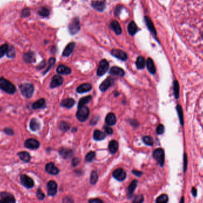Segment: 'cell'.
<instances>
[{
  "mask_svg": "<svg viewBox=\"0 0 203 203\" xmlns=\"http://www.w3.org/2000/svg\"><path fill=\"white\" fill-rule=\"evenodd\" d=\"M92 88V86L90 83H85L77 88V92L79 93H86L90 91Z\"/></svg>",
  "mask_w": 203,
  "mask_h": 203,
  "instance_id": "cell-21",
  "label": "cell"
},
{
  "mask_svg": "<svg viewBox=\"0 0 203 203\" xmlns=\"http://www.w3.org/2000/svg\"><path fill=\"white\" fill-rule=\"evenodd\" d=\"M57 72L60 74H69L71 73V70L65 65H60L57 68Z\"/></svg>",
  "mask_w": 203,
  "mask_h": 203,
  "instance_id": "cell-22",
  "label": "cell"
},
{
  "mask_svg": "<svg viewBox=\"0 0 203 203\" xmlns=\"http://www.w3.org/2000/svg\"><path fill=\"white\" fill-rule=\"evenodd\" d=\"M23 59L26 62H32L35 60V55L32 52H28L23 55Z\"/></svg>",
  "mask_w": 203,
  "mask_h": 203,
  "instance_id": "cell-36",
  "label": "cell"
},
{
  "mask_svg": "<svg viewBox=\"0 0 203 203\" xmlns=\"http://www.w3.org/2000/svg\"><path fill=\"white\" fill-rule=\"evenodd\" d=\"M137 184H138V181L137 180H133L131 184H130V185L128 186V195L131 196L133 195V193L135 191V188L137 186Z\"/></svg>",
  "mask_w": 203,
  "mask_h": 203,
  "instance_id": "cell-33",
  "label": "cell"
},
{
  "mask_svg": "<svg viewBox=\"0 0 203 203\" xmlns=\"http://www.w3.org/2000/svg\"><path fill=\"white\" fill-rule=\"evenodd\" d=\"M60 126V129L62 130V131H67L69 128H70V126L69 124L65 122H62L59 125Z\"/></svg>",
  "mask_w": 203,
  "mask_h": 203,
  "instance_id": "cell-49",
  "label": "cell"
},
{
  "mask_svg": "<svg viewBox=\"0 0 203 203\" xmlns=\"http://www.w3.org/2000/svg\"><path fill=\"white\" fill-rule=\"evenodd\" d=\"M40 127V124L39 121L36 118H33L31 119L30 122V128L32 131H37Z\"/></svg>",
  "mask_w": 203,
  "mask_h": 203,
  "instance_id": "cell-28",
  "label": "cell"
},
{
  "mask_svg": "<svg viewBox=\"0 0 203 203\" xmlns=\"http://www.w3.org/2000/svg\"><path fill=\"white\" fill-rule=\"evenodd\" d=\"M145 24L148 28V30L150 31V32L155 36H156L157 33H156V30L155 29V26L152 21V20L150 19L148 17L145 16Z\"/></svg>",
  "mask_w": 203,
  "mask_h": 203,
  "instance_id": "cell-18",
  "label": "cell"
},
{
  "mask_svg": "<svg viewBox=\"0 0 203 203\" xmlns=\"http://www.w3.org/2000/svg\"><path fill=\"white\" fill-rule=\"evenodd\" d=\"M0 203H4L2 201V200H0Z\"/></svg>",
  "mask_w": 203,
  "mask_h": 203,
  "instance_id": "cell-61",
  "label": "cell"
},
{
  "mask_svg": "<svg viewBox=\"0 0 203 203\" xmlns=\"http://www.w3.org/2000/svg\"><path fill=\"white\" fill-rule=\"evenodd\" d=\"M109 68V64L106 59H102L100 63L97 71V74L99 76L104 75Z\"/></svg>",
  "mask_w": 203,
  "mask_h": 203,
  "instance_id": "cell-6",
  "label": "cell"
},
{
  "mask_svg": "<svg viewBox=\"0 0 203 203\" xmlns=\"http://www.w3.org/2000/svg\"><path fill=\"white\" fill-rule=\"evenodd\" d=\"M95 157V153L94 152H90L88 153L86 156L85 159L87 162H91L94 159Z\"/></svg>",
  "mask_w": 203,
  "mask_h": 203,
  "instance_id": "cell-44",
  "label": "cell"
},
{
  "mask_svg": "<svg viewBox=\"0 0 203 203\" xmlns=\"http://www.w3.org/2000/svg\"><path fill=\"white\" fill-rule=\"evenodd\" d=\"M113 82H114L113 78H112L111 77L107 78L105 80H104L100 85V86H99L100 90L102 92H105L109 88V87L112 85Z\"/></svg>",
  "mask_w": 203,
  "mask_h": 203,
  "instance_id": "cell-14",
  "label": "cell"
},
{
  "mask_svg": "<svg viewBox=\"0 0 203 203\" xmlns=\"http://www.w3.org/2000/svg\"><path fill=\"white\" fill-rule=\"evenodd\" d=\"M136 66L138 69H143L145 67V59L142 56H139L136 60Z\"/></svg>",
  "mask_w": 203,
  "mask_h": 203,
  "instance_id": "cell-32",
  "label": "cell"
},
{
  "mask_svg": "<svg viewBox=\"0 0 203 203\" xmlns=\"http://www.w3.org/2000/svg\"><path fill=\"white\" fill-rule=\"evenodd\" d=\"M122 9V6H118L115 9V15H118Z\"/></svg>",
  "mask_w": 203,
  "mask_h": 203,
  "instance_id": "cell-56",
  "label": "cell"
},
{
  "mask_svg": "<svg viewBox=\"0 0 203 203\" xmlns=\"http://www.w3.org/2000/svg\"><path fill=\"white\" fill-rule=\"evenodd\" d=\"M62 83H63V78L59 76L56 75L54 76L52 78L50 86L51 88H55L61 86L62 84Z\"/></svg>",
  "mask_w": 203,
  "mask_h": 203,
  "instance_id": "cell-15",
  "label": "cell"
},
{
  "mask_svg": "<svg viewBox=\"0 0 203 203\" xmlns=\"http://www.w3.org/2000/svg\"><path fill=\"white\" fill-rule=\"evenodd\" d=\"M75 104V101L72 98H67L63 100L61 103L62 107H65L67 108H71L73 107Z\"/></svg>",
  "mask_w": 203,
  "mask_h": 203,
  "instance_id": "cell-26",
  "label": "cell"
},
{
  "mask_svg": "<svg viewBox=\"0 0 203 203\" xmlns=\"http://www.w3.org/2000/svg\"><path fill=\"white\" fill-rule=\"evenodd\" d=\"M20 90L21 94L27 98L32 96L34 92L33 86L30 83H24L20 85Z\"/></svg>",
  "mask_w": 203,
  "mask_h": 203,
  "instance_id": "cell-2",
  "label": "cell"
},
{
  "mask_svg": "<svg viewBox=\"0 0 203 203\" xmlns=\"http://www.w3.org/2000/svg\"><path fill=\"white\" fill-rule=\"evenodd\" d=\"M78 109L76 113L77 118L81 122L86 121L90 114V110L88 107L85 106Z\"/></svg>",
  "mask_w": 203,
  "mask_h": 203,
  "instance_id": "cell-3",
  "label": "cell"
},
{
  "mask_svg": "<svg viewBox=\"0 0 203 203\" xmlns=\"http://www.w3.org/2000/svg\"><path fill=\"white\" fill-rule=\"evenodd\" d=\"M133 173L135 175V176H141V175L143 174V173L139 171H137V170H133Z\"/></svg>",
  "mask_w": 203,
  "mask_h": 203,
  "instance_id": "cell-57",
  "label": "cell"
},
{
  "mask_svg": "<svg viewBox=\"0 0 203 203\" xmlns=\"http://www.w3.org/2000/svg\"><path fill=\"white\" fill-rule=\"evenodd\" d=\"M92 6L99 11H102L105 9L106 4L104 0H96L92 2Z\"/></svg>",
  "mask_w": 203,
  "mask_h": 203,
  "instance_id": "cell-11",
  "label": "cell"
},
{
  "mask_svg": "<svg viewBox=\"0 0 203 203\" xmlns=\"http://www.w3.org/2000/svg\"><path fill=\"white\" fill-rule=\"evenodd\" d=\"M177 111H178V116L179 118V120L180 122L181 123V125L183 126L184 124V116H183V111H182V109L180 105H178L177 106Z\"/></svg>",
  "mask_w": 203,
  "mask_h": 203,
  "instance_id": "cell-40",
  "label": "cell"
},
{
  "mask_svg": "<svg viewBox=\"0 0 203 203\" xmlns=\"http://www.w3.org/2000/svg\"><path fill=\"white\" fill-rule=\"evenodd\" d=\"M78 163H79V159H78V158H77V157H75V158L73 159V162H72V164H73V166H76Z\"/></svg>",
  "mask_w": 203,
  "mask_h": 203,
  "instance_id": "cell-58",
  "label": "cell"
},
{
  "mask_svg": "<svg viewBox=\"0 0 203 203\" xmlns=\"http://www.w3.org/2000/svg\"><path fill=\"white\" fill-rule=\"evenodd\" d=\"M179 203H185V198H184V197H181V199L180 200V202Z\"/></svg>",
  "mask_w": 203,
  "mask_h": 203,
  "instance_id": "cell-60",
  "label": "cell"
},
{
  "mask_svg": "<svg viewBox=\"0 0 203 203\" xmlns=\"http://www.w3.org/2000/svg\"><path fill=\"white\" fill-rule=\"evenodd\" d=\"M80 29V20L78 17H76L72 20L68 26V30L71 35H75L77 33Z\"/></svg>",
  "mask_w": 203,
  "mask_h": 203,
  "instance_id": "cell-5",
  "label": "cell"
},
{
  "mask_svg": "<svg viewBox=\"0 0 203 203\" xmlns=\"http://www.w3.org/2000/svg\"><path fill=\"white\" fill-rule=\"evenodd\" d=\"M37 197L39 198V200H43L45 198V194L42 192V191L40 190V189H39L37 191Z\"/></svg>",
  "mask_w": 203,
  "mask_h": 203,
  "instance_id": "cell-51",
  "label": "cell"
},
{
  "mask_svg": "<svg viewBox=\"0 0 203 203\" xmlns=\"http://www.w3.org/2000/svg\"><path fill=\"white\" fill-rule=\"evenodd\" d=\"M168 196L166 194H164L157 197L156 203H167L168 201Z\"/></svg>",
  "mask_w": 203,
  "mask_h": 203,
  "instance_id": "cell-37",
  "label": "cell"
},
{
  "mask_svg": "<svg viewBox=\"0 0 203 203\" xmlns=\"http://www.w3.org/2000/svg\"><path fill=\"white\" fill-rule=\"evenodd\" d=\"M174 91L175 96L176 99L179 97V83L177 81H174Z\"/></svg>",
  "mask_w": 203,
  "mask_h": 203,
  "instance_id": "cell-41",
  "label": "cell"
},
{
  "mask_svg": "<svg viewBox=\"0 0 203 203\" xmlns=\"http://www.w3.org/2000/svg\"><path fill=\"white\" fill-rule=\"evenodd\" d=\"M111 27L112 29L115 32L116 35H121L122 33V29L119 24V23L116 20H113L111 23Z\"/></svg>",
  "mask_w": 203,
  "mask_h": 203,
  "instance_id": "cell-24",
  "label": "cell"
},
{
  "mask_svg": "<svg viewBox=\"0 0 203 203\" xmlns=\"http://www.w3.org/2000/svg\"><path fill=\"white\" fill-rule=\"evenodd\" d=\"M4 131V132H5L7 134H8V135H13L14 134V132H13V130L11 129V128H5Z\"/></svg>",
  "mask_w": 203,
  "mask_h": 203,
  "instance_id": "cell-53",
  "label": "cell"
},
{
  "mask_svg": "<svg viewBox=\"0 0 203 203\" xmlns=\"http://www.w3.org/2000/svg\"><path fill=\"white\" fill-rule=\"evenodd\" d=\"M113 176L118 181H122L126 178V172L121 168L117 169L113 172Z\"/></svg>",
  "mask_w": 203,
  "mask_h": 203,
  "instance_id": "cell-13",
  "label": "cell"
},
{
  "mask_svg": "<svg viewBox=\"0 0 203 203\" xmlns=\"http://www.w3.org/2000/svg\"><path fill=\"white\" fill-rule=\"evenodd\" d=\"M20 159L24 162H29L30 160V155L27 152H21L18 153Z\"/></svg>",
  "mask_w": 203,
  "mask_h": 203,
  "instance_id": "cell-31",
  "label": "cell"
},
{
  "mask_svg": "<svg viewBox=\"0 0 203 203\" xmlns=\"http://www.w3.org/2000/svg\"><path fill=\"white\" fill-rule=\"evenodd\" d=\"M45 106V100L44 99H40L36 102H35L33 105H32V107L35 109H40L42 107Z\"/></svg>",
  "mask_w": 203,
  "mask_h": 203,
  "instance_id": "cell-35",
  "label": "cell"
},
{
  "mask_svg": "<svg viewBox=\"0 0 203 203\" xmlns=\"http://www.w3.org/2000/svg\"><path fill=\"white\" fill-rule=\"evenodd\" d=\"M143 141L145 145H153V140L150 136H145L143 138Z\"/></svg>",
  "mask_w": 203,
  "mask_h": 203,
  "instance_id": "cell-43",
  "label": "cell"
},
{
  "mask_svg": "<svg viewBox=\"0 0 203 203\" xmlns=\"http://www.w3.org/2000/svg\"><path fill=\"white\" fill-rule=\"evenodd\" d=\"M46 171L51 175H57L59 173V169L52 163H49L45 166Z\"/></svg>",
  "mask_w": 203,
  "mask_h": 203,
  "instance_id": "cell-16",
  "label": "cell"
},
{
  "mask_svg": "<svg viewBox=\"0 0 203 203\" xmlns=\"http://www.w3.org/2000/svg\"><path fill=\"white\" fill-rule=\"evenodd\" d=\"M147 67L149 72L152 74H155L156 73V68H155L154 62L152 60V59L150 58H148L147 60Z\"/></svg>",
  "mask_w": 203,
  "mask_h": 203,
  "instance_id": "cell-29",
  "label": "cell"
},
{
  "mask_svg": "<svg viewBox=\"0 0 203 203\" xmlns=\"http://www.w3.org/2000/svg\"><path fill=\"white\" fill-rule=\"evenodd\" d=\"M118 147H119V144L118 141H116L115 140H112L111 141H110L108 146L109 150L110 153L112 154H114L116 153L118 151Z\"/></svg>",
  "mask_w": 203,
  "mask_h": 203,
  "instance_id": "cell-25",
  "label": "cell"
},
{
  "mask_svg": "<svg viewBox=\"0 0 203 203\" xmlns=\"http://www.w3.org/2000/svg\"><path fill=\"white\" fill-rule=\"evenodd\" d=\"M106 137V135L102 131L99 130H96L94 131L93 133V138L95 140H103Z\"/></svg>",
  "mask_w": 203,
  "mask_h": 203,
  "instance_id": "cell-30",
  "label": "cell"
},
{
  "mask_svg": "<svg viewBox=\"0 0 203 203\" xmlns=\"http://www.w3.org/2000/svg\"><path fill=\"white\" fill-rule=\"evenodd\" d=\"M191 193H192L194 197H195L197 195V189L195 187H193L192 188Z\"/></svg>",
  "mask_w": 203,
  "mask_h": 203,
  "instance_id": "cell-59",
  "label": "cell"
},
{
  "mask_svg": "<svg viewBox=\"0 0 203 203\" xmlns=\"http://www.w3.org/2000/svg\"><path fill=\"white\" fill-rule=\"evenodd\" d=\"M128 33L130 35L133 36L134 35L135 33H137V32L138 31V27L137 26V24H135V22L132 21H131L128 25Z\"/></svg>",
  "mask_w": 203,
  "mask_h": 203,
  "instance_id": "cell-23",
  "label": "cell"
},
{
  "mask_svg": "<svg viewBox=\"0 0 203 203\" xmlns=\"http://www.w3.org/2000/svg\"><path fill=\"white\" fill-rule=\"evenodd\" d=\"M21 182L25 187L30 188L34 186L33 180L26 175H22L20 176Z\"/></svg>",
  "mask_w": 203,
  "mask_h": 203,
  "instance_id": "cell-7",
  "label": "cell"
},
{
  "mask_svg": "<svg viewBox=\"0 0 203 203\" xmlns=\"http://www.w3.org/2000/svg\"><path fill=\"white\" fill-rule=\"evenodd\" d=\"M110 74L119 76V77H123L125 74V72L123 69L121 68L118 67H113L111 68L109 71Z\"/></svg>",
  "mask_w": 203,
  "mask_h": 203,
  "instance_id": "cell-19",
  "label": "cell"
},
{
  "mask_svg": "<svg viewBox=\"0 0 203 203\" xmlns=\"http://www.w3.org/2000/svg\"><path fill=\"white\" fill-rule=\"evenodd\" d=\"M1 198L4 203H16L14 197L11 194L7 192H2L1 193Z\"/></svg>",
  "mask_w": 203,
  "mask_h": 203,
  "instance_id": "cell-9",
  "label": "cell"
},
{
  "mask_svg": "<svg viewBox=\"0 0 203 203\" xmlns=\"http://www.w3.org/2000/svg\"><path fill=\"white\" fill-rule=\"evenodd\" d=\"M187 156L186 154H184V173L186 171L187 169Z\"/></svg>",
  "mask_w": 203,
  "mask_h": 203,
  "instance_id": "cell-52",
  "label": "cell"
},
{
  "mask_svg": "<svg viewBox=\"0 0 203 203\" xmlns=\"http://www.w3.org/2000/svg\"><path fill=\"white\" fill-rule=\"evenodd\" d=\"M104 129H105V132L107 133V134H112L113 133V130H112V128H111L109 126H105Z\"/></svg>",
  "mask_w": 203,
  "mask_h": 203,
  "instance_id": "cell-54",
  "label": "cell"
},
{
  "mask_svg": "<svg viewBox=\"0 0 203 203\" xmlns=\"http://www.w3.org/2000/svg\"><path fill=\"white\" fill-rule=\"evenodd\" d=\"M21 15L24 17H28L30 15V11L29 9H27V8L24 9L22 10Z\"/></svg>",
  "mask_w": 203,
  "mask_h": 203,
  "instance_id": "cell-50",
  "label": "cell"
},
{
  "mask_svg": "<svg viewBox=\"0 0 203 203\" xmlns=\"http://www.w3.org/2000/svg\"><path fill=\"white\" fill-rule=\"evenodd\" d=\"M9 49L7 44H3L0 47V58H2L6 54H7Z\"/></svg>",
  "mask_w": 203,
  "mask_h": 203,
  "instance_id": "cell-39",
  "label": "cell"
},
{
  "mask_svg": "<svg viewBox=\"0 0 203 203\" xmlns=\"http://www.w3.org/2000/svg\"><path fill=\"white\" fill-rule=\"evenodd\" d=\"M153 156L160 166H163L164 165V152L162 148H159L156 149L153 152Z\"/></svg>",
  "mask_w": 203,
  "mask_h": 203,
  "instance_id": "cell-4",
  "label": "cell"
},
{
  "mask_svg": "<svg viewBox=\"0 0 203 203\" xmlns=\"http://www.w3.org/2000/svg\"><path fill=\"white\" fill-rule=\"evenodd\" d=\"M111 54L114 57L118 58L119 59H121L122 61H126L128 58V56L126 52L119 49H112L111 51Z\"/></svg>",
  "mask_w": 203,
  "mask_h": 203,
  "instance_id": "cell-10",
  "label": "cell"
},
{
  "mask_svg": "<svg viewBox=\"0 0 203 203\" xmlns=\"http://www.w3.org/2000/svg\"><path fill=\"white\" fill-rule=\"evenodd\" d=\"M55 62V59L54 58H51L49 59L48 62V67L47 68V70L45 71V73H46L47 72H48L49 70L51 69V68L52 67L54 64Z\"/></svg>",
  "mask_w": 203,
  "mask_h": 203,
  "instance_id": "cell-47",
  "label": "cell"
},
{
  "mask_svg": "<svg viewBox=\"0 0 203 203\" xmlns=\"http://www.w3.org/2000/svg\"><path fill=\"white\" fill-rule=\"evenodd\" d=\"M98 179V175L96 171H93L90 175V184L95 185L97 182Z\"/></svg>",
  "mask_w": 203,
  "mask_h": 203,
  "instance_id": "cell-38",
  "label": "cell"
},
{
  "mask_svg": "<svg viewBox=\"0 0 203 203\" xmlns=\"http://www.w3.org/2000/svg\"><path fill=\"white\" fill-rule=\"evenodd\" d=\"M105 122L108 126H114L116 122V116L113 113H109L105 118Z\"/></svg>",
  "mask_w": 203,
  "mask_h": 203,
  "instance_id": "cell-20",
  "label": "cell"
},
{
  "mask_svg": "<svg viewBox=\"0 0 203 203\" xmlns=\"http://www.w3.org/2000/svg\"><path fill=\"white\" fill-rule=\"evenodd\" d=\"M89 203H103V201L99 198H94V199H91L88 201Z\"/></svg>",
  "mask_w": 203,
  "mask_h": 203,
  "instance_id": "cell-55",
  "label": "cell"
},
{
  "mask_svg": "<svg viewBox=\"0 0 203 203\" xmlns=\"http://www.w3.org/2000/svg\"><path fill=\"white\" fill-rule=\"evenodd\" d=\"M7 54L8 57H10V58H13L15 56V51L13 47H9Z\"/></svg>",
  "mask_w": 203,
  "mask_h": 203,
  "instance_id": "cell-46",
  "label": "cell"
},
{
  "mask_svg": "<svg viewBox=\"0 0 203 203\" xmlns=\"http://www.w3.org/2000/svg\"><path fill=\"white\" fill-rule=\"evenodd\" d=\"M144 201V197L143 195H138L135 196L133 203H143Z\"/></svg>",
  "mask_w": 203,
  "mask_h": 203,
  "instance_id": "cell-45",
  "label": "cell"
},
{
  "mask_svg": "<svg viewBox=\"0 0 203 203\" xmlns=\"http://www.w3.org/2000/svg\"><path fill=\"white\" fill-rule=\"evenodd\" d=\"M47 188L49 195L54 196L57 192V184L54 181H50L47 184Z\"/></svg>",
  "mask_w": 203,
  "mask_h": 203,
  "instance_id": "cell-12",
  "label": "cell"
},
{
  "mask_svg": "<svg viewBox=\"0 0 203 203\" xmlns=\"http://www.w3.org/2000/svg\"><path fill=\"white\" fill-rule=\"evenodd\" d=\"M59 153L62 157H64L65 159H67V158H69V157L72 156L73 151L71 150H70V149H68V148H62L59 150Z\"/></svg>",
  "mask_w": 203,
  "mask_h": 203,
  "instance_id": "cell-27",
  "label": "cell"
},
{
  "mask_svg": "<svg viewBox=\"0 0 203 203\" xmlns=\"http://www.w3.org/2000/svg\"></svg>",
  "mask_w": 203,
  "mask_h": 203,
  "instance_id": "cell-62",
  "label": "cell"
},
{
  "mask_svg": "<svg viewBox=\"0 0 203 203\" xmlns=\"http://www.w3.org/2000/svg\"><path fill=\"white\" fill-rule=\"evenodd\" d=\"M92 99V96H86L81 98L79 100L78 105V108L85 107Z\"/></svg>",
  "mask_w": 203,
  "mask_h": 203,
  "instance_id": "cell-34",
  "label": "cell"
},
{
  "mask_svg": "<svg viewBox=\"0 0 203 203\" xmlns=\"http://www.w3.org/2000/svg\"><path fill=\"white\" fill-rule=\"evenodd\" d=\"M76 43L74 42H71L68 43L62 52V55L64 57L69 56L73 52Z\"/></svg>",
  "mask_w": 203,
  "mask_h": 203,
  "instance_id": "cell-17",
  "label": "cell"
},
{
  "mask_svg": "<svg viewBox=\"0 0 203 203\" xmlns=\"http://www.w3.org/2000/svg\"><path fill=\"white\" fill-rule=\"evenodd\" d=\"M38 13H39L40 16L44 17H48L49 14V11L48 9H47L45 7H42V9H40Z\"/></svg>",
  "mask_w": 203,
  "mask_h": 203,
  "instance_id": "cell-42",
  "label": "cell"
},
{
  "mask_svg": "<svg viewBox=\"0 0 203 203\" xmlns=\"http://www.w3.org/2000/svg\"><path fill=\"white\" fill-rule=\"evenodd\" d=\"M0 89L9 94H14L16 88L9 80L4 78H0Z\"/></svg>",
  "mask_w": 203,
  "mask_h": 203,
  "instance_id": "cell-1",
  "label": "cell"
},
{
  "mask_svg": "<svg viewBox=\"0 0 203 203\" xmlns=\"http://www.w3.org/2000/svg\"><path fill=\"white\" fill-rule=\"evenodd\" d=\"M39 142L36 139L29 138L24 143V145L26 148L29 149H37L39 148Z\"/></svg>",
  "mask_w": 203,
  "mask_h": 203,
  "instance_id": "cell-8",
  "label": "cell"
},
{
  "mask_svg": "<svg viewBox=\"0 0 203 203\" xmlns=\"http://www.w3.org/2000/svg\"><path fill=\"white\" fill-rule=\"evenodd\" d=\"M164 126L162 124H159V126H157V128H156V133L158 134H162L164 133Z\"/></svg>",
  "mask_w": 203,
  "mask_h": 203,
  "instance_id": "cell-48",
  "label": "cell"
}]
</instances>
